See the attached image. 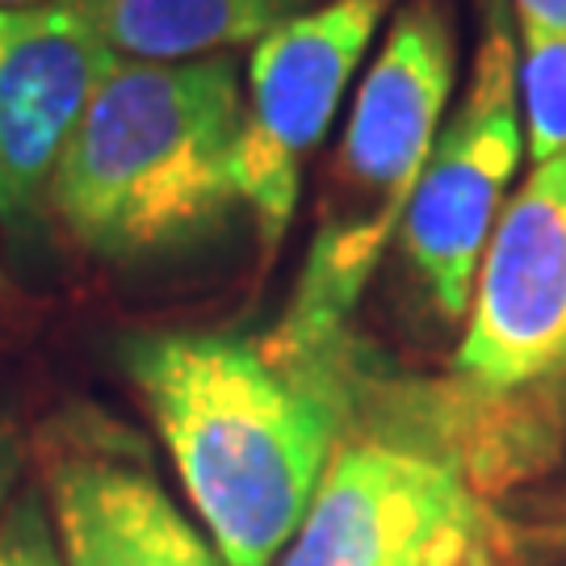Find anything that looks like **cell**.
<instances>
[{"label":"cell","instance_id":"cell-1","mask_svg":"<svg viewBox=\"0 0 566 566\" xmlns=\"http://www.w3.org/2000/svg\"><path fill=\"white\" fill-rule=\"evenodd\" d=\"M122 365L223 563L285 558L336 458L327 365H282L264 344L219 332L130 336Z\"/></svg>","mask_w":566,"mask_h":566},{"label":"cell","instance_id":"cell-2","mask_svg":"<svg viewBox=\"0 0 566 566\" xmlns=\"http://www.w3.org/2000/svg\"><path fill=\"white\" fill-rule=\"evenodd\" d=\"M243 88L227 55L114 60L51 181V214L88 256H172L240 202Z\"/></svg>","mask_w":566,"mask_h":566},{"label":"cell","instance_id":"cell-3","mask_svg":"<svg viewBox=\"0 0 566 566\" xmlns=\"http://www.w3.org/2000/svg\"><path fill=\"white\" fill-rule=\"evenodd\" d=\"M458 81L446 0H403L386 25L327 168L306 261L269 357L298 369L332 361L390 240L403 231Z\"/></svg>","mask_w":566,"mask_h":566},{"label":"cell","instance_id":"cell-4","mask_svg":"<svg viewBox=\"0 0 566 566\" xmlns=\"http://www.w3.org/2000/svg\"><path fill=\"white\" fill-rule=\"evenodd\" d=\"M504 516L441 458L361 441L336 449L282 566H507Z\"/></svg>","mask_w":566,"mask_h":566},{"label":"cell","instance_id":"cell-5","mask_svg":"<svg viewBox=\"0 0 566 566\" xmlns=\"http://www.w3.org/2000/svg\"><path fill=\"white\" fill-rule=\"evenodd\" d=\"M521 46L504 9L486 13L470 84L441 126L399 243L441 319H462L486 240L507 206V185L525 156V118L516 84Z\"/></svg>","mask_w":566,"mask_h":566},{"label":"cell","instance_id":"cell-6","mask_svg":"<svg viewBox=\"0 0 566 566\" xmlns=\"http://www.w3.org/2000/svg\"><path fill=\"white\" fill-rule=\"evenodd\" d=\"M395 0H327L252 46L240 126V202L273 252L290 231L303 164L324 143Z\"/></svg>","mask_w":566,"mask_h":566},{"label":"cell","instance_id":"cell-7","mask_svg":"<svg viewBox=\"0 0 566 566\" xmlns=\"http://www.w3.org/2000/svg\"><path fill=\"white\" fill-rule=\"evenodd\" d=\"M453 369L512 395L566 369V151L533 164L491 231Z\"/></svg>","mask_w":566,"mask_h":566},{"label":"cell","instance_id":"cell-8","mask_svg":"<svg viewBox=\"0 0 566 566\" xmlns=\"http://www.w3.org/2000/svg\"><path fill=\"white\" fill-rule=\"evenodd\" d=\"M114 55L67 4L0 9V223L39 231L67 143Z\"/></svg>","mask_w":566,"mask_h":566},{"label":"cell","instance_id":"cell-9","mask_svg":"<svg viewBox=\"0 0 566 566\" xmlns=\"http://www.w3.org/2000/svg\"><path fill=\"white\" fill-rule=\"evenodd\" d=\"M42 483L63 566H227L210 533H198L102 416L42 432Z\"/></svg>","mask_w":566,"mask_h":566},{"label":"cell","instance_id":"cell-10","mask_svg":"<svg viewBox=\"0 0 566 566\" xmlns=\"http://www.w3.org/2000/svg\"><path fill=\"white\" fill-rule=\"evenodd\" d=\"M114 60L189 63L227 55L303 13L306 0H67Z\"/></svg>","mask_w":566,"mask_h":566},{"label":"cell","instance_id":"cell-11","mask_svg":"<svg viewBox=\"0 0 566 566\" xmlns=\"http://www.w3.org/2000/svg\"><path fill=\"white\" fill-rule=\"evenodd\" d=\"M525 151L546 164L566 151V30H516Z\"/></svg>","mask_w":566,"mask_h":566},{"label":"cell","instance_id":"cell-12","mask_svg":"<svg viewBox=\"0 0 566 566\" xmlns=\"http://www.w3.org/2000/svg\"><path fill=\"white\" fill-rule=\"evenodd\" d=\"M0 566H63L55 521L34 491L13 495L0 516Z\"/></svg>","mask_w":566,"mask_h":566},{"label":"cell","instance_id":"cell-13","mask_svg":"<svg viewBox=\"0 0 566 566\" xmlns=\"http://www.w3.org/2000/svg\"><path fill=\"white\" fill-rule=\"evenodd\" d=\"M516 30H566V0H507Z\"/></svg>","mask_w":566,"mask_h":566},{"label":"cell","instance_id":"cell-14","mask_svg":"<svg viewBox=\"0 0 566 566\" xmlns=\"http://www.w3.org/2000/svg\"><path fill=\"white\" fill-rule=\"evenodd\" d=\"M18 470H21L18 428L0 416V516H4V507L13 504V483H18Z\"/></svg>","mask_w":566,"mask_h":566},{"label":"cell","instance_id":"cell-15","mask_svg":"<svg viewBox=\"0 0 566 566\" xmlns=\"http://www.w3.org/2000/svg\"><path fill=\"white\" fill-rule=\"evenodd\" d=\"M30 4H46V0H0V9H30Z\"/></svg>","mask_w":566,"mask_h":566}]
</instances>
